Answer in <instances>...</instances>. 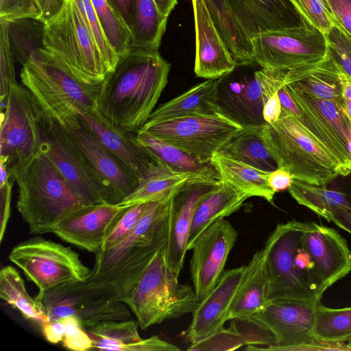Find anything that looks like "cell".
Wrapping results in <instances>:
<instances>
[{"label": "cell", "instance_id": "cell-56", "mask_svg": "<svg viewBox=\"0 0 351 351\" xmlns=\"http://www.w3.org/2000/svg\"><path fill=\"white\" fill-rule=\"evenodd\" d=\"M64 1L65 0H45L38 21L43 24L47 23L60 11Z\"/></svg>", "mask_w": 351, "mask_h": 351}, {"label": "cell", "instance_id": "cell-46", "mask_svg": "<svg viewBox=\"0 0 351 351\" xmlns=\"http://www.w3.org/2000/svg\"><path fill=\"white\" fill-rule=\"evenodd\" d=\"M40 15L36 0H0V19L11 23L28 19L38 21Z\"/></svg>", "mask_w": 351, "mask_h": 351}, {"label": "cell", "instance_id": "cell-49", "mask_svg": "<svg viewBox=\"0 0 351 351\" xmlns=\"http://www.w3.org/2000/svg\"><path fill=\"white\" fill-rule=\"evenodd\" d=\"M326 39L332 55L343 70L351 77V41L335 25Z\"/></svg>", "mask_w": 351, "mask_h": 351}, {"label": "cell", "instance_id": "cell-47", "mask_svg": "<svg viewBox=\"0 0 351 351\" xmlns=\"http://www.w3.org/2000/svg\"><path fill=\"white\" fill-rule=\"evenodd\" d=\"M243 345L245 343L242 337L230 326L227 330L223 328L204 340L192 343L188 350H234Z\"/></svg>", "mask_w": 351, "mask_h": 351}, {"label": "cell", "instance_id": "cell-13", "mask_svg": "<svg viewBox=\"0 0 351 351\" xmlns=\"http://www.w3.org/2000/svg\"><path fill=\"white\" fill-rule=\"evenodd\" d=\"M35 298L43 304L49 321L73 316L85 330L101 322L123 321L131 317L126 304L114 303L99 297L84 282L59 285L38 292Z\"/></svg>", "mask_w": 351, "mask_h": 351}, {"label": "cell", "instance_id": "cell-14", "mask_svg": "<svg viewBox=\"0 0 351 351\" xmlns=\"http://www.w3.org/2000/svg\"><path fill=\"white\" fill-rule=\"evenodd\" d=\"M58 122L99 178L108 203H120L136 189L138 180L99 141L76 111Z\"/></svg>", "mask_w": 351, "mask_h": 351}, {"label": "cell", "instance_id": "cell-43", "mask_svg": "<svg viewBox=\"0 0 351 351\" xmlns=\"http://www.w3.org/2000/svg\"><path fill=\"white\" fill-rule=\"evenodd\" d=\"M85 23L95 40L99 52L110 72L112 71L119 57L108 42L90 0H74Z\"/></svg>", "mask_w": 351, "mask_h": 351}, {"label": "cell", "instance_id": "cell-52", "mask_svg": "<svg viewBox=\"0 0 351 351\" xmlns=\"http://www.w3.org/2000/svg\"><path fill=\"white\" fill-rule=\"evenodd\" d=\"M293 180V176L289 171L283 168H277L269 171L268 182L275 193L288 190Z\"/></svg>", "mask_w": 351, "mask_h": 351}, {"label": "cell", "instance_id": "cell-10", "mask_svg": "<svg viewBox=\"0 0 351 351\" xmlns=\"http://www.w3.org/2000/svg\"><path fill=\"white\" fill-rule=\"evenodd\" d=\"M45 114L32 94L17 82L1 112L0 162L9 173L43 151L41 123Z\"/></svg>", "mask_w": 351, "mask_h": 351}, {"label": "cell", "instance_id": "cell-35", "mask_svg": "<svg viewBox=\"0 0 351 351\" xmlns=\"http://www.w3.org/2000/svg\"><path fill=\"white\" fill-rule=\"evenodd\" d=\"M288 191L299 204L328 222L337 211L351 204L348 191L330 189L327 184L315 185L293 179Z\"/></svg>", "mask_w": 351, "mask_h": 351}, {"label": "cell", "instance_id": "cell-11", "mask_svg": "<svg viewBox=\"0 0 351 351\" xmlns=\"http://www.w3.org/2000/svg\"><path fill=\"white\" fill-rule=\"evenodd\" d=\"M9 259L23 270L39 292L67 282H86L91 272L71 247L40 237L14 246Z\"/></svg>", "mask_w": 351, "mask_h": 351}, {"label": "cell", "instance_id": "cell-36", "mask_svg": "<svg viewBox=\"0 0 351 351\" xmlns=\"http://www.w3.org/2000/svg\"><path fill=\"white\" fill-rule=\"evenodd\" d=\"M261 126L243 128L220 152L263 171L276 169L278 165L261 136Z\"/></svg>", "mask_w": 351, "mask_h": 351}, {"label": "cell", "instance_id": "cell-63", "mask_svg": "<svg viewBox=\"0 0 351 351\" xmlns=\"http://www.w3.org/2000/svg\"><path fill=\"white\" fill-rule=\"evenodd\" d=\"M350 80H351V77H350Z\"/></svg>", "mask_w": 351, "mask_h": 351}, {"label": "cell", "instance_id": "cell-53", "mask_svg": "<svg viewBox=\"0 0 351 351\" xmlns=\"http://www.w3.org/2000/svg\"><path fill=\"white\" fill-rule=\"evenodd\" d=\"M41 326L43 334L47 341L51 343H58L62 341L65 324L61 319L44 323Z\"/></svg>", "mask_w": 351, "mask_h": 351}, {"label": "cell", "instance_id": "cell-38", "mask_svg": "<svg viewBox=\"0 0 351 351\" xmlns=\"http://www.w3.org/2000/svg\"><path fill=\"white\" fill-rule=\"evenodd\" d=\"M136 139L161 162L173 170L199 173L217 172L210 163L202 164L187 153L146 132L138 131Z\"/></svg>", "mask_w": 351, "mask_h": 351}, {"label": "cell", "instance_id": "cell-30", "mask_svg": "<svg viewBox=\"0 0 351 351\" xmlns=\"http://www.w3.org/2000/svg\"><path fill=\"white\" fill-rule=\"evenodd\" d=\"M200 176H219L218 173H199L172 169L160 161L138 180L136 189L120 203L123 206L160 200L188 180Z\"/></svg>", "mask_w": 351, "mask_h": 351}, {"label": "cell", "instance_id": "cell-27", "mask_svg": "<svg viewBox=\"0 0 351 351\" xmlns=\"http://www.w3.org/2000/svg\"><path fill=\"white\" fill-rule=\"evenodd\" d=\"M265 256L262 248L245 265L242 280L230 308L229 319L250 318L269 302Z\"/></svg>", "mask_w": 351, "mask_h": 351}, {"label": "cell", "instance_id": "cell-31", "mask_svg": "<svg viewBox=\"0 0 351 351\" xmlns=\"http://www.w3.org/2000/svg\"><path fill=\"white\" fill-rule=\"evenodd\" d=\"M210 163L219 179L246 193L250 197L264 198L273 204L275 192L268 182L269 171H265L226 156L213 154Z\"/></svg>", "mask_w": 351, "mask_h": 351}, {"label": "cell", "instance_id": "cell-54", "mask_svg": "<svg viewBox=\"0 0 351 351\" xmlns=\"http://www.w3.org/2000/svg\"><path fill=\"white\" fill-rule=\"evenodd\" d=\"M281 113V103L276 92L263 103V118L267 123H273L279 119Z\"/></svg>", "mask_w": 351, "mask_h": 351}, {"label": "cell", "instance_id": "cell-62", "mask_svg": "<svg viewBox=\"0 0 351 351\" xmlns=\"http://www.w3.org/2000/svg\"><path fill=\"white\" fill-rule=\"evenodd\" d=\"M350 154H351V149H350Z\"/></svg>", "mask_w": 351, "mask_h": 351}, {"label": "cell", "instance_id": "cell-17", "mask_svg": "<svg viewBox=\"0 0 351 351\" xmlns=\"http://www.w3.org/2000/svg\"><path fill=\"white\" fill-rule=\"evenodd\" d=\"M220 182L219 176L197 177L186 182L173 193L166 255L168 265L177 277L183 268L195 211L200 202Z\"/></svg>", "mask_w": 351, "mask_h": 351}, {"label": "cell", "instance_id": "cell-23", "mask_svg": "<svg viewBox=\"0 0 351 351\" xmlns=\"http://www.w3.org/2000/svg\"><path fill=\"white\" fill-rule=\"evenodd\" d=\"M245 265L224 272L213 290L200 302L192 313V320L186 338L197 343L222 329L229 320L232 300L242 280Z\"/></svg>", "mask_w": 351, "mask_h": 351}, {"label": "cell", "instance_id": "cell-57", "mask_svg": "<svg viewBox=\"0 0 351 351\" xmlns=\"http://www.w3.org/2000/svg\"><path fill=\"white\" fill-rule=\"evenodd\" d=\"M337 61V60H336ZM338 63V62H337ZM338 72L343 86V96L348 114L351 121V80L349 76L338 63Z\"/></svg>", "mask_w": 351, "mask_h": 351}, {"label": "cell", "instance_id": "cell-2", "mask_svg": "<svg viewBox=\"0 0 351 351\" xmlns=\"http://www.w3.org/2000/svg\"><path fill=\"white\" fill-rule=\"evenodd\" d=\"M170 69L158 51L131 49L101 84L97 111L117 130L137 132L154 111Z\"/></svg>", "mask_w": 351, "mask_h": 351}, {"label": "cell", "instance_id": "cell-40", "mask_svg": "<svg viewBox=\"0 0 351 351\" xmlns=\"http://www.w3.org/2000/svg\"><path fill=\"white\" fill-rule=\"evenodd\" d=\"M90 1L110 45L119 58L125 56L131 49L128 25L108 0Z\"/></svg>", "mask_w": 351, "mask_h": 351}, {"label": "cell", "instance_id": "cell-48", "mask_svg": "<svg viewBox=\"0 0 351 351\" xmlns=\"http://www.w3.org/2000/svg\"><path fill=\"white\" fill-rule=\"evenodd\" d=\"M65 324L63 346L75 351L93 350V342L79 320L73 316L61 318Z\"/></svg>", "mask_w": 351, "mask_h": 351}, {"label": "cell", "instance_id": "cell-41", "mask_svg": "<svg viewBox=\"0 0 351 351\" xmlns=\"http://www.w3.org/2000/svg\"><path fill=\"white\" fill-rule=\"evenodd\" d=\"M285 85L312 106L331 125L350 152L351 121L346 105L332 100L311 97L292 83H285Z\"/></svg>", "mask_w": 351, "mask_h": 351}, {"label": "cell", "instance_id": "cell-24", "mask_svg": "<svg viewBox=\"0 0 351 351\" xmlns=\"http://www.w3.org/2000/svg\"><path fill=\"white\" fill-rule=\"evenodd\" d=\"M99 141L139 180L160 160L136 139V132H122L107 122L97 109L77 110Z\"/></svg>", "mask_w": 351, "mask_h": 351}, {"label": "cell", "instance_id": "cell-21", "mask_svg": "<svg viewBox=\"0 0 351 351\" xmlns=\"http://www.w3.org/2000/svg\"><path fill=\"white\" fill-rule=\"evenodd\" d=\"M195 32L194 72L197 77L216 80L237 66L218 32L205 0H191Z\"/></svg>", "mask_w": 351, "mask_h": 351}, {"label": "cell", "instance_id": "cell-3", "mask_svg": "<svg viewBox=\"0 0 351 351\" xmlns=\"http://www.w3.org/2000/svg\"><path fill=\"white\" fill-rule=\"evenodd\" d=\"M10 173L19 189L16 208L32 234L51 232L66 216L91 204L73 189L43 150Z\"/></svg>", "mask_w": 351, "mask_h": 351}, {"label": "cell", "instance_id": "cell-33", "mask_svg": "<svg viewBox=\"0 0 351 351\" xmlns=\"http://www.w3.org/2000/svg\"><path fill=\"white\" fill-rule=\"evenodd\" d=\"M214 23L237 66L254 62L251 39L235 19L227 0H205Z\"/></svg>", "mask_w": 351, "mask_h": 351}, {"label": "cell", "instance_id": "cell-20", "mask_svg": "<svg viewBox=\"0 0 351 351\" xmlns=\"http://www.w3.org/2000/svg\"><path fill=\"white\" fill-rule=\"evenodd\" d=\"M302 242L325 291L351 271V251L346 240L335 229L306 222Z\"/></svg>", "mask_w": 351, "mask_h": 351}, {"label": "cell", "instance_id": "cell-42", "mask_svg": "<svg viewBox=\"0 0 351 351\" xmlns=\"http://www.w3.org/2000/svg\"><path fill=\"white\" fill-rule=\"evenodd\" d=\"M11 23L0 19V103L1 112L8 103L10 89L16 82L14 55L12 51L10 28Z\"/></svg>", "mask_w": 351, "mask_h": 351}, {"label": "cell", "instance_id": "cell-8", "mask_svg": "<svg viewBox=\"0 0 351 351\" xmlns=\"http://www.w3.org/2000/svg\"><path fill=\"white\" fill-rule=\"evenodd\" d=\"M166 245L152 259L125 303L142 330L193 313L198 304L193 287L180 283L170 269Z\"/></svg>", "mask_w": 351, "mask_h": 351}, {"label": "cell", "instance_id": "cell-1", "mask_svg": "<svg viewBox=\"0 0 351 351\" xmlns=\"http://www.w3.org/2000/svg\"><path fill=\"white\" fill-rule=\"evenodd\" d=\"M175 191L150 202L123 240L95 254L93 268L84 282L90 291L110 302L126 303L152 259L167 244Z\"/></svg>", "mask_w": 351, "mask_h": 351}, {"label": "cell", "instance_id": "cell-28", "mask_svg": "<svg viewBox=\"0 0 351 351\" xmlns=\"http://www.w3.org/2000/svg\"><path fill=\"white\" fill-rule=\"evenodd\" d=\"M218 79L207 80L160 105L144 125L188 116L221 113L217 102Z\"/></svg>", "mask_w": 351, "mask_h": 351}, {"label": "cell", "instance_id": "cell-25", "mask_svg": "<svg viewBox=\"0 0 351 351\" xmlns=\"http://www.w3.org/2000/svg\"><path fill=\"white\" fill-rule=\"evenodd\" d=\"M233 14L252 39L267 31L298 25L300 14L289 0H227Z\"/></svg>", "mask_w": 351, "mask_h": 351}, {"label": "cell", "instance_id": "cell-5", "mask_svg": "<svg viewBox=\"0 0 351 351\" xmlns=\"http://www.w3.org/2000/svg\"><path fill=\"white\" fill-rule=\"evenodd\" d=\"M20 79L49 119L60 121L77 110L97 109L101 83L81 82L43 47L29 53L22 64Z\"/></svg>", "mask_w": 351, "mask_h": 351}, {"label": "cell", "instance_id": "cell-26", "mask_svg": "<svg viewBox=\"0 0 351 351\" xmlns=\"http://www.w3.org/2000/svg\"><path fill=\"white\" fill-rule=\"evenodd\" d=\"M134 319L104 321L85 330L93 349L119 351H178L180 349L158 336L142 339Z\"/></svg>", "mask_w": 351, "mask_h": 351}, {"label": "cell", "instance_id": "cell-12", "mask_svg": "<svg viewBox=\"0 0 351 351\" xmlns=\"http://www.w3.org/2000/svg\"><path fill=\"white\" fill-rule=\"evenodd\" d=\"M243 127L221 113L188 116L144 125L146 132L187 153L202 164L210 163Z\"/></svg>", "mask_w": 351, "mask_h": 351}, {"label": "cell", "instance_id": "cell-19", "mask_svg": "<svg viewBox=\"0 0 351 351\" xmlns=\"http://www.w3.org/2000/svg\"><path fill=\"white\" fill-rule=\"evenodd\" d=\"M129 207L108 202L90 204L66 216L51 232L95 254Z\"/></svg>", "mask_w": 351, "mask_h": 351}, {"label": "cell", "instance_id": "cell-22", "mask_svg": "<svg viewBox=\"0 0 351 351\" xmlns=\"http://www.w3.org/2000/svg\"><path fill=\"white\" fill-rule=\"evenodd\" d=\"M217 102L220 112L243 128L266 123L262 88L255 71L238 77L232 71L218 78Z\"/></svg>", "mask_w": 351, "mask_h": 351}, {"label": "cell", "instance_id": "cell-6", "mask_svg": "<svg viewBox=\"0 0 351 351\" xmlns=\"http://www.w3.org/2000/svg\"><path fill=\"white\" fill-rule=\"evenodd\" d=\"M260 132L278 168L289 171L293 179L326 185L345 176L338 160L291 114L282 110L279 119L261 125Z\"/></svg>", "mask_w": 351, "mask_h": 351}, {"label": "cell", "instance_id": "cell-60", "mask_svg": "<svg viewBox=\"0 0 351 351\" xmlns=\"http://www.w3.org/2000/svg\"><path fill=\"white\" fill-rule=\"evenodd\" d=\"M36 1L38 4V6L41 12V14H42L45 0H36Z\"/></svg>", "mask_w": 351, "mask_h": 351}, {"label": "cell", "instance_id": "cell-45", "mask_svg": "<svg viewBox=\"0 0 351 351\" xmlns=\"http://www.w3.org/2000/svg\"><path fill=\"white\" fill-rule=\"evenodd\" d=\"M149 204L145 202L130 206L104 241L100 251L109 249L123 240L134 230Z\"/></svg>", "mask_w": 351, "mask_h": 351}, {"label": "cell", "instance_id": "cell-51", "mask_svg": "<svg viewBox=\"0 0 351 351\" xmlns=\"http://www.w3.org/2000/svg\"><path fill=\"white\" fill-rule=\"evenodd\" d=\"M14 178L0 183V243L2 242L6 226L10 217L12 188Z\"/></svg>", "mask_w": 351, "mask_h": 351}, {"label": "cell", "instance_id": "cell-50", "mask_svg": "<svg viewBox=\"0 0 351 351\" xmlns=\"http://www.w3.org/2000/svg\"><path fill=\"white\" fill-rule=\"evenodd\" d=\"M334 25L351 41V0H322Z\"/></svg>", "mask_w": 351, "mask_h": 351}, {"label": "cell", "instance_id": "cell-59", "mask_svg": "<svg viewBox=\"0 0 351 351\" xmlns=\"http://www.w3.org/2000/svg\"><path fill=\"white\" fill-rule=\"evenodd\" d=\"M178 0H153L161 14L169 17L171 11L178 4Z\"/></svg>", "mask_w": 351, "mask_h": 351}, {"label": "cell", "instance_id": "cell-61", "mask_svg": "<svg viewBox=\"0 0 351 351\" xmlns=\"http://www.w3.org/2000/svg\"><path fill=\"white\" fill-rule=\"evenodd\" d=\"M347 344L351 347V338L350 339V340L348 341Z\"/></svg>", "mask_w": 351, "mask_h": 351}, {"label": "cell", "instance_id": "cell-16", "mask_svg": "<svg viewBox=\"0 0 351 351\" xmlns=\"http://www.w3.org/2000/svg\"><path fill=\"white\" fill-rule=\"evenodd\" d=\"M237 237L232 225L223 219L208 227L193 243L190 273L198 302L213 290L223 274Z\"/></svg>", "mask_w": 351, "mask_h": 351}, {"label": "cell", "instance_id": "cell-34", "mask_svg": "<svg viewBox=\"0 0 351 351\" xmlns=\"http://www.w3.org/2000/svg\"><path fill=\"white\" fill-rule=\"evenodd\" d=\"M168 18L160 12L153 0H134L129 27L130 48L158 51Z\"/></svg>", "mask_w": 351, "mask_h": 351}, {"label": "cell", "instance_id": "cell-44", "mask_svg": "<svg viewBox=\"0 0 351 351\" xmlns=\"http://www.w3.org/2000/svg\"><path fill=\"white\" fill-rule=\"evenodd\" d=\"M302 19L319 30L326 38L334 26L322 0H289Z\"/></svg>", "mask_w": 351, "mask_h": 351}, {"label": "cell", "instance_id": "cell-9", "mask_svg": "<svg viewBox=\"0 0 351 351\" xmlns=\"http://www.w3.org/2000/svg\"><path fill=\"white\" fill-rule=\"evenodd\" d=\"M251 40L254 62L261 68L310 70L330 53L326 38L304 19L298 25L264 32Z\"/></svg>", "mask_w": 351, "mask_h": 351}, {"label": "cell", "instance_id": "cell-4", "mask_svg": "<svg viewBox=\"0 0 351 351\" xmlns=\"http://www.w3.org/2000/svg\"><path fill=\"white\" fill-rule=\"evenodd\" d=\"M305 226L296 220L278 224L265 242L269 300L319 302L325 292L302 242Z\"/></svg>", "mask_w": 351, "mask_h": 351}, {"label": "cell", "instance_id": "cell-39", "mask_svg": "<svg viewBox=\"0 0 351 351\" xmlns=\"http://www.w3.org/2000/svg\"><path fill=\"white\" fill-rule=\"evenodd\" d=\"M314 339L330 343H346L351 338V307L331 308L317 304Z\"/></svg>", "mask_w": 351, "mask_h": 351}, {"label": "cell", "instance_id": "cell-29", "mask_svg": "<svg viewBox=\"0 0 351 351\" xmlns=\"http://www.w3.org/2000/svg\"><path fill=\"white\" fill-rule=\"evenodd\" d=\"M251 197L246 193L221 180L220 184L198 204L189 235L187 251L208 227L237 211Z\"/></svg>", "mask_w": 351, "mask_h": 351}, {"label": "cell", "instance_id": "cell-58", "mask_svg": "<svg viewBox=\"0 0 351 351\" xmlns=\"http://www.w3.org/2000/svg\"><path fill=\"white\" fill-rule=\"evenodd\" d=\"M121 14L128 26L130 25L134 0H108Z\"/></svg>", "mask_w": 351, "mask_h": 351}, {"label": "cell", "instance_id": "cell-55", "mask_svg": "<svg viewBox=\"0 0 351 351\" xmlns=\"http://www.w3.org/2000/svg\"><path fill=\"white\" fill-rule=\"evenodd\" d=\"M348 191L351 195V190ZM330 221L351 234V204L337 211L330 218Z\"/></svg>", "mask_w": 351, "mask_h": 351}, {"label": "cell", "instance_id": "cell-32", "mask_svg": "<svg viewBox=\"0 0 351 351\" xmlns=\"http://www.w3.org/2000/svg\"><path fill=\"white\" fill-rule=\"evenodd\" d=\"M284 83H292L308 95L345 104L338 63L332 55L320 64L302 74L285 72Z\"/></svg>", "mask_w": 351, "mask_h": 351}, {"label": "cell", "instance_id": "cell-7", "mask_svg": "<svg viewBox=\"0 0 351 351\" xmlns=\"http://www.w3.org/2000/svg\"><path fill=\"white\" fill-rule=\"evenodd\" d=\"M41 42L82 83L99 84L110 73L74 0L43 24Z\"/></svg>", "mask_w": 351, "mask_h": 351}, {"label": "cell", "instance_id": "cell-37", "mask_svg": "<svg viewBox=\"0 0 351 351\" xmlns=\"http://www.w3.org/2000/svg\"><path fill=\"white\" fill-rule=\"evenodd\" d=\"M0 298L25 319L40 324L49 322L43 304L28 294L22 277L12 266H5L0 271Z\"/></svg>", "mask_w": 351, "mask_h": 351}, {"label": "cell", "instance_id": "cell-15", "mask_svg": "<svg viewBox=\"0 0 351 351\" xmlns=\"http://www.w3.org/2000/svg\"><path fill=\"white\" fill-rule=\"evenodd\" d=\"M41 136L44 153L73 189L91 204L108 203L99 178L60 123L45 115Z\"/></svg>", "mask_w": 351, "mask_h": 351}, {"label": "cell", "instance_id": "cell-18", "mask_svg": "<svg viewBox=\"0 0 351 351\" xmlns=\"http://www.w3.org/2000/svg\"><path fill=\"white\" fill-rule=\"evenodd\" d=\"M315 301L279 299L269 300L251 318L264 325L273 335L276 345L268 350H287L314 339L317 304Z\"/></svg>", "mask_w": 351, "mask_h": 351}]
</instances>
